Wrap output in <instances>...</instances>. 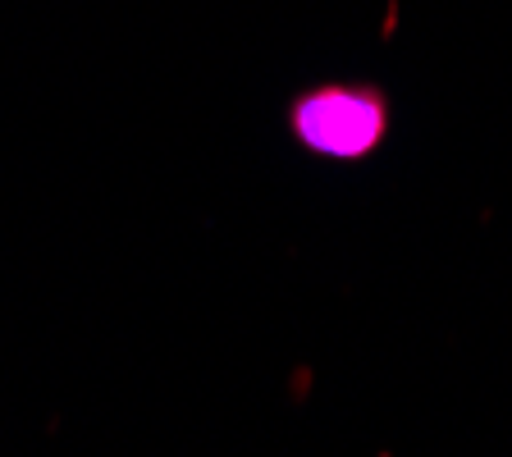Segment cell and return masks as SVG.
<instances>
[{"instance_id": "cell-1", "label": "cell", "mask_w": 512, "mask_h": 457, "mask_svg": "<svg viewBox=\"0 0 512 457\" xmlns=\"http://www.w3.org/2000/svg\"><path fill=\"white\" fill-rule=\"evenodd\" d=\"M293 133L302 147L334 160H357L380 147L389 106L375 87H316L293 101Z\"/></svg>"}]
</instances>
